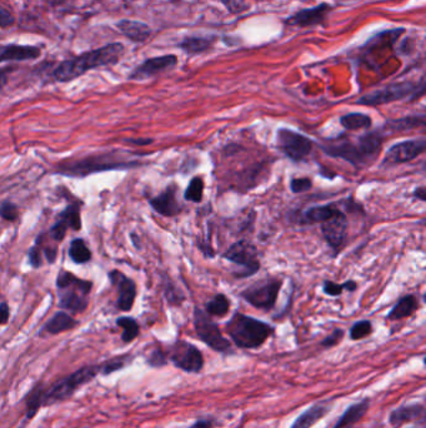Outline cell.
<instances>
[{"label": "cell", "mask_w": 426, "mask_h": 428, "mask_svg": "<svg viewBox=\"0 0 426 428\" xmlns=\"http://www.w3.org/2000/svg\"><path fill=\"white\" fill-rule=\"evenodd\" d=\"M129 143L131 144H136V146H149L151 144L154 139H151V138H139V139H128Z\"/></svg>", "instance_id": "obj_49"}, {"label": "cell", "mask_w": 426, "mask_h": 428, "mask_svg": "<svg viewBox=\"0 0 426 428\" xmlns=\"http://www.w3.org/2000/svg\"><path fill=\"white\" fill-rule=\"evenodd\" d=\"M214 422L210 419H203L199 422L194 423L190 428H213Z\"/></svg>", "instance_id": "obj_51"}, {"label": "cell", "mask_w": 426, "mask_h": 428, "mask_svg": "<svg viewBox=\"0 0 426 428\" xmlns=\"http://www.w3.org/2000/svg\"><path fill=\"white\" fill-rule=\"evenodd\" d=\"M131 240H134V246L136 248H141V246H139V240H138V237L136 235H131Z\"/></svg>", "instance_id": "obj_53"}, {"label": "cell", "mask_w": 426, "mask_h": 428, "mask_svg": "<svg viewBox=\"0 0 426 428\" xmlns=\"http://www.w3.org/2000/svg\"><path fill=\"white\" fill-rule=\"evenodd\" d=\"M417 92V85L410 83L393 84L386 88L380 89L366 95L356 102L360 105H383L396 102V100H405L409 95L415 98Z\"/></svg>", "instance_id": "obj_13"}, {"label": "cell", "mask_w": 426, "mask_h": 428, "mask_svg": "<svg viewBox=\"0 0 426 428\" xmlns=\"http://www.w3.org/2000/svg\"><path fill=\"white\" fill-rule=\"evenodd\" d=\"M110 282L114 284L118 291L116 306L120 311L128 312L133 309L136 298V286L133 279L126 277L124 273L119 271H111L109 273Z\"/></svg>", "instance_id": "obj_15"}, {"label": "cell", "mask_w": 426, "mask_h": 428, "mask_svg": "<svg viewBox=\"0 0 426 428\" xmlns=\"http://www.w3.org/2000/svg\"><path fill=\"white\" fill-rule=\"evenodd\" d=\"M6 83H8V72L3 70L0 72V90L6 87Z\"/></svg>", "instance_id": "obj_52"}, {"label": "cell", "mask_w": 426, "mask_h": 428, "mask_svg": "<svg viewBox=\"0 0 426 428\" xmlns=\"http://www.w3.org/2000/svg\"><path fill=\"white\" fill-rule=\"evenodd\" d=\"M283 282L276 278H266L245 288L240 297L261 311H271L275 307L276 299L280 293Z\"/></svg>", "instance_id": "obj_8"}, {"label": "cell", "mask_w": 426, "mask_h": 428, "mask_svg": "<svg viewBox=\"0 0 426 428\" xmlns=\"http://www.w3.org/2000/svg\"><path fill=\"white\" fill-rule=\"evenodd\" d=\"M78 324V321L74 319L70 314L65 312H58L53 319H49V322L45 324L44 331L50 334L62 333L67 332L69 329H73Z\"/></svg>", "instance_id": "obj_25"}, {"label": "cell", "mask_w": 426, "mask_h": 428, "mask_svg": "<svg viewBox=\"0 0 426 428\" xmlns=\"http://www.w3.org/2000/svg\"><path fill=\"white\" fill-rule=\"evenodd\" d=\"M424 416H425V410L421 405H411L393 411L390 414V422L393 424H399V423L409 422L415 419H422Z\"/></svg>", "instance_id": "obj_24"}, {"label": "cell", "mask_w": 426, "mask_h": 428, "mask_svg": "<svg viewBox=\"0 0 426 428\" xmlns=\"http://www.w3.org/2000/svg\"><path fill=\"white\" fill-rule=\"evenodd\" d=\"M123 52L124 47L120 43H113L93 52L84 53L79 57L60 64L54 72V78L58 82H70L87 73L90 69L116 63Z\"/></svg>", "instance_id": "obj_3"}, {"label": "cell", "mask_w": 426, "mask_h": 428, "mask_svg": "<svg viewBox=\"0 0 426 428\" xmlns=\"http://www.w3.org/2000/svg\"><path fill=\"white\" fill-rule=\"evenodd\" d=\"M149 204L156 213L164 217H175L182 210V205L178 200V186L174 183L159 196L149 199Z\"/></svg>", "instance_id": "obj_16"}, {"label": "cell", "mask_w": 426, "mask_h": 428, "mask_svg": "<svg viewBox=\"0 0 426 428\" xmlns=\"http://www.w3.org/2000/svg\"><path fill=\"white\" fill-rule=\"evenodd\" d=\"M369 408V401L363 400L355 403L344 412L343 416L339 418L338 423L333 428H351L355 423L359 422Z\"/></svg>", "instance_id": "obj_21"}, {"label": "cell", "mask_w": 426, "mask_h": 428, "mask_svg": "<svg viewBox=\"0 0 426 428\" xmlns=\"http://www.w3.org/2000/svg\"><path fill=\"white\" fill-rule=\"evenodd\" d=\"M342 286H343V289L350 293L355 292L358 289V283L355 281H345V282L342 283Z\"/></svg>", "instance_id": "obj_50"}, {"label": "cell", "mask_w": 426, "mask_h": 428, "mask_svg": "<svg viewBox=\"0 0 426 428\" xmlns=\"http://www.w3.org/2000/svg\"><path fill=\"white\" fill-rule=\"evenodd\" d=\"M229 309H230V301L223 293L215 294L205 304V312L209 316H215V317H224L225 314H228Z\"/></svg>", "instance_id": "obj_28"}, {"label": "cell", "mask_w": 426, "mask_h": 428, "mask_svg": "<svg viewBox=\"0 0 426 428\" xmlns=\"http://www.w3.org/2000/svg\"><path fill=\"white\" fill-rule=\"evenodd\" d=\"M322 237L334 252L335 256H338L339 252L345 246V240L348 235V218L346 214L342 209H339L338 213L334 214L332 218L322 222L320 225Z\"/></svg>", "instance_id": "obj_11"}, {"label": "cell", "mask_w": 426, "mask_h": 428, "mask_svg": "<svg viewBox=\"0 0 426 428\" xmlns=\"http://www.w3.org/2000/svg\"><path fill=\"white\" fill-rule=\"evenodd\" d=\"M116 324L119 326L120 328H123L121 340L125 343H129L139 336V324L136 319H131V317H120L116 319Z\"/></svg>", "instance_id": "obj_31"}, {"label": "cell", "mask_w": 426, "mask_h": 428, "mask_svg": "<svg viewBox=\"0 0 426 428\" xmlns=\"http://www.w3.org/2000/svg\"><path fill=\"white\" fill-rule=\"evenodd\" d=\"M165 297H167L168 302L175 304V306H180V303L185 299L184 294L173 282L165 283Z\"/></svg>", "instance_id": "obj_36"}, {"label": "cell", "mask_w": 426, "mask_h": 428, "mask_svg": "<svg viewBox=\"0 0 426 428\" xmlns=\"http://www.w3.org/2000/svg\"><path fill=\"white\" fill-rule=\"evenodd\" d=\"M204 196L203 178L194 177L187 184V189L184 192V199L192 203H202Z\"/></svg>", "instance_id": "obj_32"}, {"label": "cell", "mask_w": 426, "mask_h": 428, "mask_svg": "<svg viewBox=\"0 0 426 428\" xmlns=\"http://www.w3.org/2000/svg\"><path fill=\"white\" fill-rule=\"evenodd\" d=\"M11 316V309L6 302L0 303V326L8 323Z\"/></svg>", "instance_id": "obj_46"}, {"label": "cell", "mask_w": 426, "mask_h": 428, "mask_svg": "<svg viewBox=\"0 0 426 428\" xmlns=\"http://www.w3.org/2000/svg\"><path fill=\"white\" fill-rule=\"evenodd\" d=\"M426 149V141L424 137L416 139L399 141L390 146L385 153L383 164H403L414 161L421 156Z\"/></svg>", "instance_id": "obj_14"}, {"label": "cell", "mask_w": 426, "mask_h": 428, "mask_svg": "<svg viewBox=\"0 0 426 428\" xmlns=\"http://www.w3.org/2000/svg\"><path fill=\"white\" fill-rule=\"evenodd\" d=\"M209 46L208 41H205L203 38H192V39H187L184 44H182V47L185 48V50H189V52H200V50H204V49H207Z\"/></svg>", "instance_id": "obj_38"}, {"label": "cell", "mask_w": 426, "mask_h": 428, "mask_svg": "<svg viewBox=\"0 0 426 428\" xmlns=\"http://www.w3.org/2000/svg\"><path fill=\"white\" fill-rule=\"evenodd\" d=\"M373 332V326L370 321H359L350 328V338L353 341L363 340Z\"/></svg>", "instance_id": "obj_34"}, {"label": "cell", "mask_w": 426, "mask_h": 428, "mask_svg": "<svg viewBox=\"0 0 426 428\" xmlns=\"http://www.w3.org/2000/svg\"><path fill=\"white\" fill-rule=\"evenodd\" d=\"M329 411H330V407L327 406V403L315 405V406H312V407L309 408L302 414H300L290 428H312Z\"/></svg>", "instance_id": "obj_22"}, {"label": "cell", "mask_w": 426, "mask_h": 428, "mask_svg": "<svg viewBox=\"0 0 426 428\" xmlns=\"http://www.w3.org/2000/svg\"><path fill=\"white\" fill-rule=\"evenodd\" d=\"M29 263L33 268H39L42 266V250H40V245L37 240V245L34 247H31V251H29Z\"/></svg>", "instance_id": "obj_43"}, {"label": "cell", "mask_w": 426, "mask_h": 428, "mask_svg": "<svg viewBox=\"0 0 426 428\" xmlns=\"http://www.w3.org/2000/svg\"><path fill=\"white\" fill-rule=\"evenodd\" d=\"M125 362H126L125 358H114V360H108L104 365H100V372L106 376L113 372L119 371L124 367Z\"/></svg>", "instance_id": "obj_39"}, {"label": "cell", "mask_w": 426, "mask_h": 428, "mask_svg": "<svg viewBox=\"0 0 426 428\" xmlns=\"http://www.w3.org/2000/svg\"><path fill=\"white\" fill-rule=\"evenodd\" d=\"M425 126V117H408L398 120H390L388 127L394 131H410L416 127Z\"/></svg>", "instance_id": "obj_33"}, {"label": "cell", "mask_w": 426, "mask_h": 428, "mask_svg": "<svg viewBox=\"0 0 426 428\" xmlns=\"http://www.w3.org/2000/svg\"><path fill=\"white\" fill-rule=\"evenodd\" d=\"M167 355L163 352V351L154 350L151 352L149 358H148V363L151 367H163V365H167Z\"/></svg>", "instance_id": "obj_42"}, {"label": "cell", "mask_w": 426, "mask_h": 428, "mask_svg": "<svg viewBox=\"0 0 426 428\" xmlns=\"http://www.w3.org/2000/svg\"><path fill=\"white\" fill-rule=\"evenodd\" d=\"M69 257L77 264H85L92 260V252L83 240L77 238V240H72V243H70Z\"/></svg>", "instance_id": "obj_29"}, {"label": "cell", "mask_w": 426, "mask_h": 428, "mask_svg": "<svg viewBox=\"0 0 426 428\" xmlns=\"http://www.w3.org/2000/svg\"><path fill=\"white\" fill-rule=\"evenodd\" d=\"M0 217L8 222H14L19 217V209L14 203L4 202L0 205Z\"/></svg>", "instance_id": "obj_37"}, {"label": "cell", "mask_w": 426, "mask_h": 428, "mask_svg": "<svg viewBox=\"0 0 426 428\" xmlns=\"http://www.w3.org/2000/svg\"><path fill=\"white\" fill-rule=\"evenodd\" d=\"M413 196H414V198L419 199L420 202H425L426 200V191L425 187L424 186H421V187H417V188L413 192Z\"/></svg>", "instance_id": "obj_48"}, {"label": "cell", "mask_w": 426, "mask_h": 428, "mask_svg": "<svg viewBox=\"0 0 426 428\" xmlns=\"http://www.w3.org/2000/svg\"><path fill=\"white\" fill-rule=\"evenodd\" d=\"M67 230H68V225H65L62 220H58L57 223L53 225L50 230H49V235H50L54 242H62L65 238Z\"/></svg>", "instance_id": "obj_40"}, {"label": "cell", "mask_w": 426, "mask_h": 428, "mask_svg": "<svg viewBox=\"0 0 426 428\" xmlns=\"http://www.w3.org/2000/svg\"><path fill=\"white\" fill-rule=\"evenodd\" d=\"M58 220H62L68 228L79 230L82 228V218H80V205L79 204H69L67 208L59 214Z\"/></svg>", "instance_id": "obj_30"}, {"label": "cell", "mask_w": 426, "mask_h": 428, "mask_svg": "<svg viewBox=\"0 0 426 428\" xmlns=\"http://www.w3.org/2000/svg\"><path fill=\"white\" fill-rule=\"evenodd\" d=\"M338 205L325 204V205H314L304 209L297 214V222L302 225H322V222L332 218L334 214L338 213Z\"/></svg>", "instance_id": "obj_18"}, {"label": "cell", "mask_w": 426, "mask_h": 428, "mask_svg": "<svg viewBox=\"0 0 426 428\" xmlns=\"http://www.w3.org/2000/svg\"><path fill=\"white\" fill-rule=\"evenodd\" d=\"M312 188V181L310 178H293L290 181V191L294 194L307 193Z\"/></svg>", "instance_id": "obj_35"}, {"label": "cell", "mask_w": 426, "mask_h": 428, "mask_svg": "<svg viewBox=\"0 0 426 428\" xmlns=\"http://www.w3.org/2000/svg\"><path fill=\"white\" fill-rule=\"evenodd\" d=\"M100 372V365H89L83 367L73 375L62 378L54 383L48 390H36L28 398V417L31 418L37 413L42 406H49L53 403L60 402L67 400L78 390L79 387L92 381Z\"/></svg>", "instance_id": "obj_2"}, {"label": "cell", "mask_w": 426, "mask_h": 428, "mask_svg": "<svg viewBox=\"0 0 426 428\" xmlns=\"http://www.w3.org/2000/svg\"><path fill=\"white\" fill-rule=\"evenodd\" d=\"M343 329H335L333 333L330 334V336H327V338H324V340H322V347L330 348V347H334V346L338 345L339 342L343 340Z\"/></svg>", "instance_id": "obj_44"}, {"label": "cell", "mask_w": 426, "mask_h": 428, "mask_svg": "<svg viewBox=\"0 0 426 428\" xmlns=\"http://www.w3.org/2000/svg\"><path fill=\"white\" fill-rule=\"evenodd\" d=\"M327 11V6H317V8H314V9L300 11L297 16H293L289 23L295 24V26H312V24L319 23L322 19H324Z\"/></svg>", "instance_id": "obj_27"}, {"label": "cell", "mask_w": 426, "mask_h": 428, "mask_svg": "<svg viewBox=\"0 0 426 428\" xmlns=\"http://www.w3.org/2000/svg\"><path fill=\"white\" fill-rule=\"evenodd\" d=\"M43 253H44V256H45L49 263H54L57 260V248L55 247H53V248L52 247H47V248L43 250Z\"/></svg>", "instance_id": "obj_47"}, {"label": "cell", "mask_w": 426, "mask_h": 428, "mask_svg": "<svg viewBox=\"0 0 426 428\" xmlns=\"http://www.w3.org/2000/svg\"><path fill=\"white\" fill-rule=\"evenodd\" d=\"M384 143V134L379 131H371L358 137L355 141L345 137L334 138L322 144V151L332 158L343 159L353 166H366L378 157Z\"/></svg>", "instance_id": "obj_1"}, {"label": "cell", "mask_w": 426, "mask_h": 428, "mask_svg": "<svg viewBox=\"0 0 426 428\" xmlns=\"http://www.w3.org/2000/svg\"><path fill=\"white\" fill-rule=\"evenodd\" d=\"M194 328L200 341L220 353H231V345L225 337L222 331L219 329L218 324L209 317V314L203 309L195 307L194 309Z\"/></svg>", "instance_id": "obj_10"}, {"label": "cell", "mask_w": 426, "mask_h": 428, "mask_svg": "<svg viewBox=\"0 0 426 428\" xmlns=\"http://www.w3.org/2000/svg\"><path fill=\"white\" fill-rule=\"evenodd\" d=\"M170 360L178 368L190 373L200 371L204 365L202 352L195 346L185 341H178L173 345L170 348Z\"/></svg>", "instance_id": "obj_12"}, {"label": "cell", "mask_w": 426, "mask_h": 428, "mask_svg": "<svg viewBox=\"0 0 426 428\" xmlns=\"http://www.w3.org/2000/svg\"><path fill=\"white\" fill-rule=\"evenodd\" d=\"M225 329L235 345L244 350L258 348L274 333V328L271 324L239 312L229 319Z\"/></svg>", "instance_id": "obj_4"}, {"label": "cell", "mask_w": 426, "mask_h": 428, "mask_svg": "<svg viewBox=\"0 0 426 428\" xmlns=\"http://www.w3.org/2000/svg\"><path fill=\"white\" fill-rule=\"evenodd\" d=\"M143 163L138 161H119L115 154H102L93 157L83 158L73 162L62 163L58 167V174L69 177H88L94 173L108 172V171H125L131 168L141 167Z\"/></svg>", "instance_id": "obj_5"}, {"label": "cell", "mask_w": 426, "mask_h": 428, "mask_svg": "<svg viewBox=\"0 0 426 428\" xmlns=\"http://www.w3.org/2000/svg\"><path fill=\"white\" fill-rule=\"evenodd\" d=\"M118 28L125 37L134 42H144L151 36V28L141 21H121L118 24Z\"/></svg>", "instance_id": "obj_23"}, {"label": "cell", "mask_w": 426, "mask_h": 428, "mask_svg": "<svg viewBox=\"0 0 426 428\" xmlns=\"http://www.w3.org/2000/svg\"><path fill=\"white\" fill-rule=\"evenodd\" d=\"M314 141L299 132L280 128L276 132V146L281 153L295 163L304 162L314 149Z\"/></svg>", "instance_id": "obj_9"}, {"label": "cell", "mask_w": 426, "mask_h": 428, "mask_svg": "<svg viewBox=\"0 0 426 428\" xmlns=\"http://www.w3.org/2000/svg\"><path fill=\"white\" fill-rule=\"evenodd\" d=\"M419 309V301L414 294H408L401 297L395 306L391 309L386 319L389 321H399V319H408L411 314Z\"/></svg>", "instance_id": "obj_20"}, {"label": "cell", "mask_w": 426, "mask_h": 428, "mask_svg": "<svg viewBox=\"0 0 426 428\" xmlns=\"http://www.w3.org/2000/svg\"><path fill=\"white\" fill-rule=\"evenodd\" d=\"M14 23V18L9 11L0 6V28H8Z\"/></svg>", "instance_id": "obj_45"}, {"label": "cell", "mask_w": 426, "mask_h": 428, "mask_svg": "<svg viewBox=\"0 0 426 428\" xmlns=\"http://www.w3.org/2000/svg\"><path fill=\"white\" fill-rule=\"evenodd\" d=\"M322 291L330 297H339L343 293V286L333 281H324L322 283Z\"/></svg>", "instance_id": "obj_41"}, {"label": "cell", "mask_w": 426, "mask_h": 428, "mask_svg": "<svg viewBox=\"0 0 426 428\" xmlns=\"http://www.w3.org/2000/svg\"><path fill=\"white\" fill-rule=\"evenodd\" d=\"M340 124L345 131H361V129H369L373 124V120L369 115L364 113H349L340 117Z\"/></svg>", "instance_id": "obj_26"}, {"label": "cell", "mask_w": 426, "mask_h": 428, "mask_svg": "<svg viewBox=\"0 0 426 428\" xmlns=\"http://www.w3.org/2000/svg\"><path fill=\"white\" fill-rule=\"evenodd\" d=\"M224 260L234 263L241 269L235 273L236 278H248L260 269L259 255L256 247L248 240H240L229 247L223 255Z\"/></svg>", "instance_id": "obj_7"}, {"label": "cell", "mask_w": 426, "mask_h": 428, "mask_svg": "<svg viewBox=\"0 0 426 428\" xmlns=\"http://www.w3.org/2000/svg\"><path fill=\"white\" fill-rule=\"evenodd\" d=\"M39 55H40V50L36 47H26V46H1L0 47V63L31 60V59H36Z\"/></svg>", "instance_id": "obj_19"}, {"label": "cell", "mask_w": 426, "mask_h": 428, "mask_svg": "<svg viewBox=\"0 0 426 428\" xmlns=\"http://www.w3.org/2000/svg\"><path fill=\"white\" fill-rule=\"evenodd\" d=\"M177 58L174 55H165V57L153 58L148 59L144 63L139 65L138 68L130 74V79H148L158 74L164 73L167 70L174 68L177 65Z\"/></svg>", "instance_id": "obj_17"}, {"label": "cell", "mask_w": 426, "mask_h": 428, "mask_svg": "<svg viewBox=\"0 0 426 428\" xmlns=\"http://www.w3.org/2000/svg\"><path fill=\"white\" fill-rule=\"evenodd\" d=\"M59 306L72 314H83L88 309L89 293L93 283L78 278L68 271H60L57 278Z\"/></svg>", "instance_id": "obj_6"}]
</instances>
